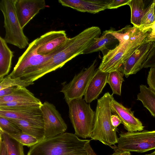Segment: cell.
Listing matches in <instances>:
<instances>
[{
	"mask_svg": "<svg viewBox=\"0 0 155 155\" xmlns=\"http://www.w3.org/2000/svg\"><path fill=\"white\" fill-rule=\"evenodd\" d=\"M27 155H97L90 140L79 138L75 134L64 133L44 138L30 147Z\"/></svg>",
	"mask_w": 155,
	"mask_h": 155,
	"instance_id": "obj_1",
	"label": "cell"
},
{
	"mask_svg": "<svg viewBox=\"0 0 155 155\" xmlns=\"http://www.w3.org/2000/svg\"><path fill=\"white\" fill-rule=\"evenodd\" d=\"M83 48L75 38H68L51 58L42 64L27 69L19 78L34 82L45 75L62 67L67 62L82 54Z\"/></svg>",
	"mask_w": 155,
	"mask_h": 155,
	"instance_id": "obj_2",
	"label": "cell"
},
{
	"mask_svg": "<svg viewBox=\"0 0 155 155\" xmlns=\"http://www.w3.org/2000/svg\"><path fill=\"white\" fill-rule=\"evenodd\" d=\"M113 97V94L107 92L97 100L94 127L90 137L115 149V144L117 143L118 140L117 128L112 125L111 120L110 102Z\"/></svg>",
	"mask_w": 155,
	"mask_h": 155,
	"instance_id": "obj_3",
	"label": "cell"
},
{
	"mask_svg": "<svg viewBox=\"0 0 155 155\" xmlns=\"http://www.w3.org/2000/svg\"><path fill=\"white\" fill-rule=\"evenodd\" d=\"M150 30H140L130 40L109 50L103 57L98 69L109 73L119 70L125 61L142 44L149 39Z\"/></svg>",
	"mask_w": 155,
	"mask_h": 155,
	"instance_id": "obj_4",
	"label": "cell"
},
{
	"mask_svg": "<svg viewBox=\"0 0 155 155\" xmlns=\"http://www.w3.org/2000/svg\"><path fill=\"white\" fill-rule=\"evenodd\" d=\"M67 104L75 134L84 138L90 137L94 127L95 112L82 98L72 100Z\"/></svg>",
	"mask_w": 155,
	"mask_h": 155,
	"instance_id": "obj_5",
	"label": "cell"
},
{
	"mask_svg": "<svg viewBox=\"0 0 155 155\" xmlns=\"http://www.w3.org/2000/svg\"><path fill=\"white\" fill-rule=\"evenodd\" d=\"M15 0H1L0 10L4 17V27L5 30L4 40L7 43L25 48L29 45V40L25 35L15 12Z\"/></svg>",
	"mask_w": 155,
	"mask_h": 155,
	"instance_id": "obj_6",
	"label": "cell"
},
{
	"mask_svg": "<svg viewBox=\"0 0 155 155\" xmlns=\"http://www.w3.org/2000/svg\"><path fill=\"white\" fill-rule=\"evenodd\" d=\"M115 149L140 153L155 149V130L121 132Z\"/></svg>",
	"mask_w": 155,
	"mask_h": 155,
	"instance_id": "obj_7",
	"label": "cell"
},
{
	"mask_svg": "<svg viewBox=\"0 0 155 155\" xmlns=\"http://www.w3.org/2000/svg\"><path fill=\"white\" fill-rule=\"evenodd\" d=\"M47 38L46 33L29 44L25 52L19 57L13 71L9 75L10 77L14 78H19L27 69L45 62L58 51L60 48L49 55L43 56L37 53L38 48L46 42Z\"/></svg>",
	"mask_w": 155,
	"mask_h": 155,
	"instance_id": "obj_8",
	"label": "cell"
},
{
	"mask_svg": "<svg viewBox=\"0 0 155 155\" xmlns=\"http://www.w3.org/2000/svg\"><path fill=\"white\" fill-rule=\"evenodd\" d=\"M96 60L88 68L76 74L72 80L65 85L60 92L64 96L66 103L75 99L82 98L95 72Z\"/></svg>",
	"mask_w": 155,
	"mask_h": 155,
	"instance_id": "obj_9",
	"label": "cell"
},
{
	"mask_svg": "<svg viewBox=\"0 0 155 155\" xmlns=\"http://www.w3.org/2000/svg\"><path fill=\"white\" fill-rule=\"evenodd\" d=\"M44 122L45 138L64 133L67 125L55 106L45 101L40 107Z\"/></svg>",
	"mask_w": 155,
	"mask_h": 155,
	"instance_id": "obj_10",
	"label": "cell"
},
{
	"mask_svg": "<svg viewBox=\"0 0 155 155\" xmlns=\"http://www.w3.org/2000/svg\"><path fill=\"white\" fill-rule=\"evenodd\" d=\"M155 41L148 39L141 45L125 61L120 69L125 77L135 74L142 69L147 59Z\"/></svg>",
	"mask_w": 155,
	"mask_h": 155,
	"instance_id": "obj_11",
	"label": "cell"
},
{
	"mask_svg": "<svg viewBox=\"0 0 155 155\" xmlns=\"http://www.w3.org/2000/svg\"><path fill=\"white\" fill-rule=\"evenodd\" d=\"M40 107L0 108V116L9 119L25 120L44 127L42 114Z\"/></svg>",
	"mask_w": 155,
	"mask_h": 155,
	"instance_id": "obj_12",
	"label": "cell"
},
{
	"mask_svg": "<svg viewBox=\"0 0 155 155\" xmlns=\"http://www.w3.org/2000/svg\"><path fill=\"white\" fill-rule=\"evenodd\" d=\"M46 6L45 0H15V12L21 28L23 29Z\"/></svg>",
	"mask_w": 155,
	"mask_h": 155,
	"instance_id": "obj_13",
	"label": "cell"
},
{
	"mask_svg": "<svg viewBox=\"0 0 155 155\" xmlns=\"http://www.w3.org/2000/svg\"><path fill=\"white\" fill-rule=\"evenodd\" d=\"M110 109L111 113L118 117L128 132L141 131L143 130L144 127L141 121L135 117L134 112L131 111V108L125 107L114 97L110 102Z\"/></svg>",
	"mask_w": 155,
	"mask_h": 155,
	"instance_id": "obj_14",
	"label": "cell"
},
{
	"mask_svg": "<svg viewBox=\"0 0 155 155\" xmlns=\"http://www.w3.org/2000/svg\"><path fill=\"white\" fill-rule=\"evenodd\" d=\"M110 0H59L62 5L78 11L95 14L108 9Z\"/></svg>",
	"mask_w": 155,
	"mask_h": 155,
	"instance_id": "obj_15",
	"label": "cell"
},
{
	"mask_svg": "<svg viewBox=\"0 0 155 155\" xmlns=\"http://www.w3.org/2000/svg\"><path fill=\"white\" fill-rule=\"evenodd\" d=\"M108 73L98 69L95 71L87 88L84 100L87 103L97 99L106 85Z\"/></svg>",
	"mask_w": 155,
	"mask_h": 155,
	"instance_id": "obj_16",
	"label": "cell"
},
{
	"mask_svg": "<svg viewBox=\"0 0 155 155\" xmlns=\"http://www.w3.org/2000/svg\"><path fill=\"white\" fill-rule=\"evenodd\" d=\"M47 34L46 42L38 48L37 51L38 54L43 56L49 55L55 52L68 38L64 30L51 31Z\"/></svg>",
	"mask_w": 155,
	"mask_h": 155,
	"instance_id": "obj_17",
	"label": "cell"
},
{
	"mask_svg": "<svg viewBox=\"0 0 155 155\" xmlns=\"http://www.w3.org/2000/svg\"><path fill=\"white\" fill-rule=\"evenodd\" d=\"M13 52L8 47L4 38L0 36V79L8 74L11 67Z\"/></svg>",
	"mask_w": 155,
	"mask_h": 155,
	"instance_id": "obj_18",
	"label": "cell"
},
{
	"mask_svg": "<svg viewBox=\"0 0 155 155\" xmlns=\"http://www.w3.org/2000/svg\"><path fill=\"white\" fill-rule=\"evenodd\" d=\"M137 100L140 101L143 106L155 118V92L146 85L140 86V92L137 94Z\"/></svg>",
	"mask_w": 155,
	"mask_h": 155,
	"instance_id": "obj_19",
	"label": "cell"
},
{
	"mask_svg": "<svg viewBox=\"0 0 155 155\" xmlns=\"http://www.w3.org/2000/svg\"><path fill=\"white\" fill-rule=\"evenodd\" d=\"M8 119L17 125L22 132L35 137L39 142L45 138L44 127L24 120Z\"/></svg>",
	"mask_w": 155,
	"mask_h": 155,
	"instance_id": "obj_20",
	"label": "cell"
},
{
	"mask_svg": "<svg viewBox=\"0 0 155 155\" xmlns=\"http://www.w3.org/2000/svg\"><path fill=\"white\" fill-rule=\"evenodd\" d=\"M128 5L131 10V23L133 26L139 28L147 7L142 0H131Z\"/></svg>",
	"mask_w": 155,
	"mask_h": 155,
	"instance_id": "obj_21",
	"label": "cell"
},
{
	"mask_svg": "<svg viewBox=\"0 0 155 155\" xmlns=\"http://www.w3.org/2000/svg\"><path fill=\"white\" fill-rule=\"evenodd\" d=\"M39 100V99L35 97L34 94L26 87H19L12 94L8 96L0 97V104L20 101Z\"/></svg>",
	"mask_w": 155,
	"mask_h": 155,
	"instance_id": "obj_22",
	"label": "cell"
},
{
	"mask_svg": "<svg viewBox=\"0 0 155 155\" xmlns=\"http://www.w3.org/2000/svg\"><path fill=\"white\" fill-rule=\"evenodd\" d=\"M0 139L5 143L7 155H24L23 145L1 130Z\"/></svg>",
	"mask_w": 155,
	"mask_h": 155,
	"instance_id": "obj_23",
	"label": "cell"
},
{
	"mask_svg": "<svg viewBox=\"0 0 155 155\" xmlns=\"http://www.w3.org/2000/svg\"><path fill=\"white\" fill-rule=\"evenodd\" d=\"M116 38L111 34L104 31L103 35L97 38L94 43L86 49L83 54L91 53L107 48V47L116 41Z\"/></svg>",
	"mask_w": 155,
	"mask_h": 155,
	"instance_id": "obj_24",
	"label": "cell"
},
{
	"mask_svg": "<svg viewBox=\"0 0 155 155\" xmlns=\"http://www.w3.org/2000/svg\"><path fill=\"white\" fill-rule=\"evenodd\" d=\"M124 74L120 69L108 73L107 83L109 84L112 89V94L121 95L122 84L124 81Z\"/></svg>",
	"mask_w": 155,
	"mask_h": 155,
	"instance_id": "obj_25",
	"label": "cell"
},
{
	"mask_svg": "<svg viewBox=\"0 0 155 155\" xmlns=\"http://www.w3.org/2000/svg\"><path fill=\"white\" fill-rule=\"evenodd\" d=\"M140 30L139 28L127 25L117 31L110 30L105 31L112 35L118 41L119 44H122L130 40Z\"/></svg>",
	"mask_w": 155,
	"mask_h": 155,
	"instance_id": "obj_26",
	"label": "cell"
},
{
	"mask_svg": "<svg viewBox=\"0 0 155 155\" xmlns=\"http://www.w3.org/2000/svg\"><path fill=\"white\" fill-rule=\"evenodd\" d=\"M34 84V82L23 80L20 78H12L9 75L0 79V90L12 87L20 86L26 87Z\"/></svg>",
	"mask_w": 155,
	"mask_h": 155,
	"instance_id": "obj_27",
	"label": "cell"
},
{
	"mask_svg": "<svg viewBox=\"0 0 155 155\" xmlns=\"http://www.w3.org/2000/svg\"><path fill=\"white\" fill-rule=\"evenodd\" d=\"M42 103L38 101H20L0 104V108H20L41 107Z\"/></svg>",
	"mask_w": 155,
	"mask_h": 155,
	"instance_id": "obj_28",
	"label": "cell"
},
{
	"mask_svg": "<svg viewBox=\"0 0 155 155\" xmlns=\"http://www.w3.org/2000/svg\"><path fill=\"white\" fill-rule=\"evenodd\" d=\"M0 129L8 134H17L22 132L21 130L9 119L0 116Z\"/></svg>",
	"mask_w": 155,
	"mask_h": 155,
	"instance_id": "obj_29",
	"label": "cell"
},
{
	"mask_svg": "<svg viewBox=\"0 0 155 155\" xmlns=\"http://www.w3.org/2000/svg\"><path fill=\"white\" fill-rule=\"evenodd\" d=\"M155 21L154 11V4L152 2L147 7L141 21L140 28L142 30L152 25Z\"/></svg>",
	"mask_w": 155,
	"mask_h": 155,
	"instance_id": "obj_30",
	"label": "cell"
},
{
	"mask_svg": "<svg viewBox=\"0 0 155 155\" xmlns=\"http://www.w3.org/2000/svg\"><path fill=\"white\" fill-rule=\"evenodd\" d=\"M8 134L23 146L31 147L39 142L35 137L22 132L18 134Z\"/></svg>",
	"mask_w": 155,
	"mask_h": 155,
	"instance_id": "obj_31",
	"label": "cell"
},
{
	"mask_svg": "<svg viewBox=\"0 0 155 155\" xmlns=\"http://www.w3.org/2000/svg\"><path fill=\"white\" fill-rule=\"evenodd\" d=\"M155 67V41L147 59L143 65V68Z\"/></svg>",
	"mask_w": 155,
	"mask_h": 155,
	"instance_id": "obj_32",
	"label": "cell"
},
{
	"mask_svg": "<svg viewBox=\"0 0 155 155\" xmlns=\"http://www.w3.org/2000/svg\"><path fill=\"white\" fill-rule=\"evenodd\" d=\"M149 87L155 92V67L150 68L147 78Z\"/></svg>",
	"mask_w": 155,
	"mask_h": 155,
	"instance_id": "obj_33",
	"label": "cell"
},
{
	"mask_svg": "<svg viewBox=\"0 0 155 155\" xmlns=\"http://www.w3.org/2000/svg\"><path fill=\"white\" fill-rule=\"evenodd\" d=\"M131 0H110L108 9L117 8L120 7L128 5Z\"/></svg>",
	"mask_w": 155,
	"mask_h": 155,
	"instance_id": "obj_34",
	"label": "cell"
},
{
	"mask_svg": "<svg viewBox=\"0 0 155 155\" xmlns=\"http://www.w3.org/2000/svg\"><path fill=\"white\" fill-rule=\"evenodd\" d=\"M20 86L7 87L0 90V97L9 95L12 94Z\"/></svg>",
	"mask_w": 155,
	"mask_h": 155,
	"instance_id": "obj_35",
	"label": "cell"
},
{
	"mask_svg": "<svg viewBox=\"0 0 155 155\" xmlns=\"http://www.w3.org/2000/svg\"><path fill=\"white\" fill-rule=\"evenodd\" d=\"M147 30H151L148 36L149 39L155 41V21L152 25L144 28L143 31Z\"/></svg>",
	"mask_w": 155,
	"mask_h": 155,
	"instance_id": "obj_36",
	"label": "cell"
},
{
	"mask_svg": "<svg viewBox=\"0 0 155 155\" xmlns=\"http://www.w3.org/2000/svg\"><path fill=\"white\" fill-rule=\"evenodd\" d=\"M111 122L112 125L115 127H117L121 124V121L118 117L115 115H112L111 116Z\"/></svg>",
	"mask_w": 155,
	"mask_h": 155,
	"instance_id": "obj_37",
	"label": "cell"
},
{
	"mask_svg": "<svg viewBox=\"0 0 155 155\" xmlns=\"http://www.w3.org/2000/svg\"><path fill=\"white\" fill-rule=\"evenodd\" d=\"M0 155H7L5 143L1 139L0 143Z\"/></svg>",
	"mask_w": 155,
	"mask_h": 155,
	"instance_id": "obj_38",
	"label": "cell"
},
{
	"mask_svg": "<svg viewBox=\"0 0 155 155\" xmlns=\"http://www.w3.org/2000/svg\"><path fill=\"white\" fill-rule=\"evenodd\" d=\"M114 152L110 155H131L130 152L119 150L116 149Z\"/></svg>",
	"mask_w": 155,
	"mask_h": 155,
	"instance_id": "obj_39",
	"label": "cell"
},
{
	"mask_svg": "<svg viewBox=\"0 0 155 155\" xmlns=\"http://www.w3.org/2000/svg\"><path fill=\"white\" fill-rule=\"evenodd\" d=\"M153 2L154 4V14L155 16V0H153Z\"/></svg>",
	"mask_w": 155,
	"mask_h": 155,
	"instance_id": "obj_40",
	"label": "cell"
},
{
	"mask_svg": "<svg viewBox=\"0 0 155 155\" xmlns=\"http://www.w3.org/2000/svg\"><path fill=\"white\" fill-rule=\"evenodd\" d=\"M150 154V155H155V151L151 153Z\"/></svg>",
	"mask_w": 155,
	"mask_h": 155,
	"instance_id": "obj_41",
	"label": "cell"
},
{
	"mask_svg": "<svg viewBox=\"0 0 155 155\" xmlns=\"http://www.w3.org/2000/svg\"><path fill=\"white\" fill-rule=\"evenodd\" d=\"M150 155V154H146V155Z\"/></svg>",
	"mask_w": 155,
	"mask_h": 155,
	"instance_id": "obj_42",
	"label": "cell"
}]
</instances>
